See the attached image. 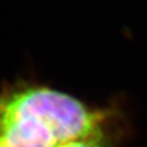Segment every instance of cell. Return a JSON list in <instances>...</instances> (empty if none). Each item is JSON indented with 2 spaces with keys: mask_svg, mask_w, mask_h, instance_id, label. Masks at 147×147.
Masks as SVG:
<instances>
[{
  "mask_svg": "<svg viewBox=\"0 0 147 147\" xmlns=\"http://www.w3.org/2000/svg\"><path fill=\"white\" fill-rule=\"evenodd\" d=\"M133 134V124L124 103L95 131L77 138L65 147H124Z\"/></svg>",
  "mask_w": 147,
  "mask_h": 147,
  "instance_id": "cell-1",
  "label": "cell"
}]
</instances>
